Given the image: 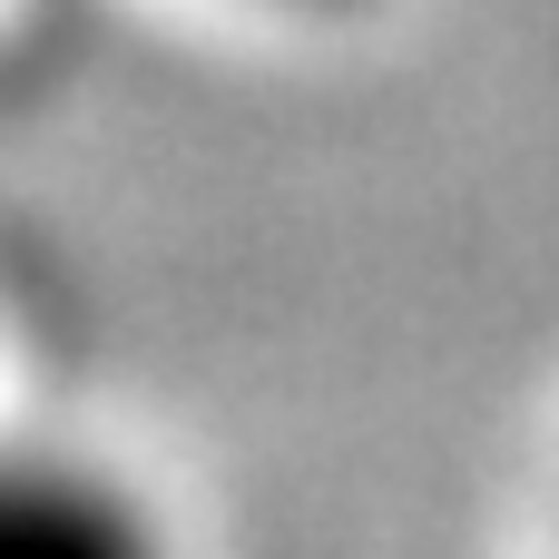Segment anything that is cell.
I'll return each mask as SVG.
<instances>
[{"label":"cell","mask_w":559,"mask_h":559,"mask_svg":"<svg viewBox=\"0 0 559 559\" xmlns=\"http://www.w3.org/2000/svg\"><path fill=\"white\" fill-rule=\"evenodd\" d=\"M0 559H167V531L108 462L20 452L0 491Z\"/></svg>","instance_id":"cell-1"},{"label":"cell","mask_w":559,"mask_h":559,"mask_svg":"<svg viewBox=\"0 0 559 559\" xmlns=\"http://www.w3.org/2000/svg\"><path fill=\"white\" fill-rule=\"evenodd\" d=\"M275 10H354V0H275Z\"/></svg>","instance_id":"cell-2"}]
</instances>
